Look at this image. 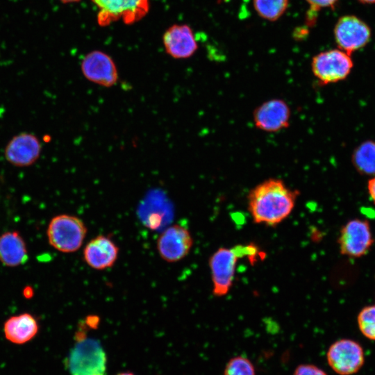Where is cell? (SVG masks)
I'll list each match as a JSON object with an SVG mask.
<instances>
[{
	"mask_svg": "<svg viewBox=\"0 0 375 375\" xmlns=\"http://www.w3.org/2000/svg\"><path fill=\"white\" fill-rule=\"evenodd\" d=\"M299 192L276 178L263 181L247 195V208L256 224L275 226L292 212Z\"/></svg>",
	"mask_w": 375,
	"mask_h": 375,
	"instance_id": "obj_1",
	"label": "cell"
},
{
	"mask_svg": "<svg viewBox=\"0 0 375 375\" xmlns=\"http://www.w3.org/2000/svg\"><path fill=\"white\" fill-rule=\"evenodd\" d=\"M67 367L71 375H106V353L98 340L78 331L67 359Z\"/></svg>",
	"mask_w": 375,
	"mask_h": 375,
	"instance_id": "obj_2",
	"label": "cell"
},
{
	"mask_svg": "<svg viewBox=\"0 0 375 375\" xmlns=\"http://www.w3.org/2000/svg\"><path fill=\"white\" fill-rule=\"evenodd\" d=\"M87 234V227L78 217L62 214L51 219L47 237L49 244L63 253H72L81 248Z\"/></svg>",
	"mask_w": 375,
	"mask_h": 375,
	"instance_id": "obj_3",
	"label": "cell"
},
{
	"mask_svg": "<svg viewBox=\"0 0 375 375\" xmlns=\"http://www.w3.org/2000/svg\"><path fill=\"white\" fill-rule=\"evenodd\" d=\"M353 66L351 55L338 49L320 52L311 62V69L320 85L344 80Z\"/></svg>",
	"mask_w": 375,
	"mask_h": 375,
	"instance_id": "obj_4",
	"label": "cell"
},
{
	"mask_svg": "<svg viewBox=\"0 0 375 375\" xmlns=\"http://www.w3.org/2000/svg\"><path fill=\"white\" fill-rule=\"evenodd\" d=\"M98 9L97 22L101 26L122 19L132 24L149 12V0H91Z\"/></svg>",
	"mask_w": 375,
	"mask_h": 375,
	"instance_id": "obj_5",
	"label": "cell"
},
{
	"mask_svg": "<svg viewBox=\"0 0 375 375\" xmlns=\"http://www.w3.org/2000/svg\"><path fill=\"white\" fill-rule=\"evenodd\" d=\"M241 254L235 248L220 247L210 257L208 265L212 283V294L217 297L226 296L231 290Z\"/></svg>",
	"mask_w": 375,
	"mask_h": 375,
	"instance_id": "obj_6",
	"label": "cell"
},
{
	"mask_svg": "<svg viewBox=\"0 0 375 375\" xmlns=\"http://www.w3.org/2000/svg\"><path fill=\"white\" fill-rule=\"evenodd\" d=\"M330 367L340 375H351L362 367L365 358L360 344L350 339H340L334 342L326 353Z\"/></svg>",
	"mask_w": 375,
	"mask_h": 375,
	"instance_id": "obj_7",
	"label": "cell"
},
{
	"mask_svg": "<svg viewBox=\"0 0 375 375\" xmlns=\"http://www.w3.org/2000/svg\"><path fill=\"white\" fill-rule=\"evenodd\" d=\"M334 37L339 49L351 55L369 42L371 30L358 17L345 15L340 17L335 24Z\"/></svg>",
	"mask_w": 375,
	"mask_h": 375,
	"instance_id": "obj_8",
	"label": "cell"
},
{
	"mask_svg": "<svg viewBox=\"0 0 375 375\" xmlns=\"http://www.w3.org/2000/svg\"><path fill=\"white\" fill-rule=\"evenodd\" d=\"M340 253L351 258L361 257L367 253L373 243L368 222L351 219L341 228L338 240Z\"/></svg>",
	"mask_w": 375,
	"mask_h": 375,
	"instance_id": "obj_9",
	"label": "cell"
},
{
	"mask_svg": "<svg viewBox=\"0 0 375 375\" xmlns=\"http://www.w3.org/2000/svg\"><path fill=\"white\" fill-rule=\"evenodd\" d=\"M192 245L193 238L190 232L180 224H174L165 229L156 241L160 256L167 262H176L183 259Z\"/></svg>",
	"mask_w": 375,
	"mask_h": 375,
	"instance_id": "obj_10",
	"label": "cell"
},
{
	"mask_svg": "<svg viewBox=\"0 0 375 375\" xmlns=\"http://www.w3.org/2000/svg\"><path fill=\"white\" fill-rule=\"evenodd\" d=\"M291 110L281 99H272L257 106L253 112L256 127L264 132L276 133L290 126Z\"/></svg>",
	"mask_w": 375,
	"mask_h": 375,
	"instance_id": "obj_11",
	"label": "cell"
},
{
	"mask_svg": "<svg viewBox=\"0 0 375 375\" xmlns=\"http://www.w3.org/2000/svg\"><path fill=\"white\" fill-rule=\"evenodd\" d=\"M81 69L87 80L102 87H112L119 79L113 60L101 51H92L85 55L81 62Z\"/></svg>",
	"mask_w": 375,
	"mask_h": 375,
	"instance_id": "obj_12",
	"label": "cell"
},
{
	"mask_svg": "<svg viewBox=\"0 0 375 375\" xmlns=\"http://www.w3.org/2000/svg\"><path fill=\"white\" fill-rule=\"evenodd\" d=\"M42 145L38 137L31 133H20L7 144L4 156L6 160L15 167H28L40 158Z\"/></svg>",
	"mask_w": 375,
	"mask_h": 375,
	"instance_id": "obj_13",
	"label": "cell"
},
{
	"mask_svg": "<svg viewBox=\"0 0 375 375\" xmlns=\"http://www.w3.org/2000/svg\"><path fill=\"white\" fill-rule=\"evenodd\" d=\"M162 42L166 53L176 59L188 58L198 49L193 31L186 24L171 26L165 32Z\"/></svg>",
	"mask_w": 375,
	"mask_h": 375,
	"instance_id": "obj_14",
	"label": "cell"
},
{
	"mask_svg": "<svg viewBox=\"0 0 375 375\" xmlns=\"http://www.w3.org/2000/svg\"><path fill=\"white\" fill-rule=\"evenodd\" d=\"M119 251V247L110 238L99 235L85 245L83 259L91 268L103 270L113 266L117 260Z\"/></svg>",
	"mask_w": 375,
	"mask_h": 375,
	"instance_id": "obj_15",
	"label": "cell"
},
{
	"mask_svg": "<svg viewBox=\"0 0 375 375\" xmlns=\"http://www.w3.org/2000/svg\"><path fill=\"white\" fill-rule=\"evenodd\" d=\"M38 328L36 319L26 312L8 319L3 325V333L9 342L22 344L31 340L37 335Z\"/></svg>",
	"mask_w": 375,
	"mask_h": 375,
	"instance_id": "obj_16",
	"label": "cell"
},
{
	"mask_svg": "<svg viewBox=\"0 0 375 375\" xmlns=\"http://www.w3.org/2000/svg\"><path fill=\"white\" fill-rule=\"evenodd\" d=\"M28 260L26 243L17 231H8L0 236V261L8 267H17Z\"/></svg>",
	"mask_w": 375,
	"mask_h": 375,
	"instance_id": "obj_17",
	"label": "cell"
},
{
	"mask_svg": "<svg viewBox=\"0 0 375 375\" xmlns=\"http://www.w3.org/2000/svg\"><path fill=\"white\" fill-rule=\"evenodd\" d=\"M351 162L360 174L375 176V141L360 144L352 153Z\"/></svg>",
	"mask_w": 375,
	"mask_h": 375,
	"instance_id": "obj_18",
	"label": "cell"
},
{
	"mask_svg": "<svg viewBox=\"0 0 375 375\" xmlns=\"http://www.w3.org/2000/svg\"><path fill=\"white\" fill-rule=\"evenodd\" d=\"M253 3L258 15L271 22L278 19L288 7V0H253Z\"/></svg>",
	"mask_w": 375,
	"mask_h": 375,
	"instance_id": "obj_19",
	"label": "cell"
},
{
	"mask_svg": "<svg viewBox=\"0 0 375 375\" xmlns=\"http://www.w3.org/2000/svg\"><path fill=\"white\" fill-rule=\"evenodd\" d=\"M224 375H256V370L249 359L243 356H237L228 361Z\"/></svg>",
	"mask_w": 375,
	"mask_h": 375,
	"instance_id": "obj_20",
	"label": "cell"
},
{
	"mask_svg": "<svg viewBox=\"0 0 375 375\" xmlns=\"http://www.w3.org/2000/svg\"><path fill=\"white\" fill-rule=\"evenodd\" d=\"M360 332L367 338L375 340V306L363 308L357 318Z\"/></svg>",
	"mask_w": 375,
	"mask_h": 375,
	"instance_id": "obj_21",
	"label": "cell"
},
{
	"mask_svg": "<svg viewBox=\"0 0 375 375\" xmlns=\"http://www.w3.org/2000/svg\"><path fill=\"white\" fill-rule=\"evenodd\" d=\"M293 375H327L319 367L312 364H301L294 371Z\"/></svg>",
	"mask_w": 375,
	"mask_h": 375,
	"instance_id": "obj_22",
	"label": "cell"
},
{
	"mask_svg": "<svg viewBox=\"0 0 375 375\" xmlns=\"http://www.w3.org/2000/svg\"><path fill=\"white\" fill-rule=\"evenodd\" d=\"M310 6V10L318 12L322 8H332L335 6L338 0H306Z\"/></svg>",
	"mask_w": 375,
	"mask_h": 375,
	"instance_id": "obj_23",
	"label": "cell"
},
{
	"mask_svg": "<svg viewBox=\"0 0 375 375\" xmlns=\"http://www.w3.org/2000/svg\"><path fill=\"white\" fill-rule=\"evenodd\" d=\"M367 190L372 201L375 203V176L369 180L367 183Z\"/></svg>",
	"mask_w": 375,
	"mask_h": 375,
	"instance_id": "obj_24",
	"label": "cell"
},
{
	"mask_svg": "<svg viewBox=\"0 0 375 375\" xmlns=\"http://www.w3.org/2000/svg\"><path fill=\"white\" fill-rule=\"evenodd\" d=\"M33 290L31 288H29V287H26L24 290V295L26 297V298H30L33 296Z\"/></svg>",
	"mask_w": 375,
	"mask_h": 375,
	"instance_id": "obj_25",
	"label": "cell"
},
{
	"mask_svg": "<svg viewBox=\"0 0 375 375\" xmlns=\"http://www.w3.org/2000/svg\"><path fill=\"white\" fill-rule=\"evenodd\" d=\"M60 2L63 3H76L78 2L81 0H59Z\"/></svg>",
	"mask_w": 375,
	"mask_h": 375,
	"instance_id": "obj_26",
	"label": "cell"
},
{
	"mask_svg": "<svg viewBox=\"0 0 375 375\" xmlns=\"http://www.w3.org/2000/svg\"><path fill=\"white\" fill-rule=\"evenodd\" d=\"M358 1H359L360 2H361L362 3H368V4L375 3V0H358Z\"/></svg>",
	"mask_w": 375,
	"mask_h": 375,
	"instance_id": "obj_27",
	"label": "cell"
},
{
	"mask_svg": "<svg viewBox=\"0 0 375 375\" xmlns=\"http://www.w3.org/2000/svg\"><path fill=\"white\" fill-rule=\"evenodd\" d=\"M116 375H135V374L130 372H120Z\"/></svg>",
	"mask_w": 375,
	"mask_h": 375,
	"instance_id": "obj_28",
	"label": "cell"
}]
</instances>
